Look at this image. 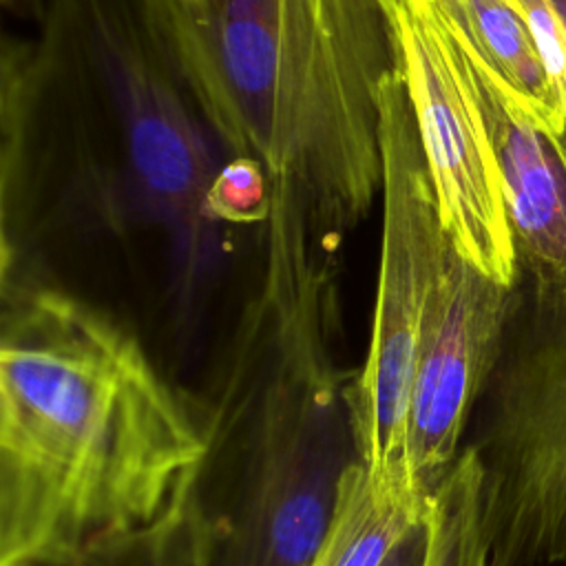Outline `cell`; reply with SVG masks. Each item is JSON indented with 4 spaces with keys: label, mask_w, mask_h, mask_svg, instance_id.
<instances>
[{
    "label": "cell",
    "mask_w": 566,
    "mask_h": 566,
    "mask_svg": "<svg viewBox=\"0 0 566 566\" xmlns=\"http://www.w3.org/2000/svg\"><path fill=\"white\" fill-rule=\"evenodd\" d=\"M201 113L270 186L259 307L334 316L345 237L382 195L378 91L396 51L378 0H146Z\"/></svg>",
    "instance_id": "6da1fadb"
},
{
    "label": "cell",
    "mask_w": 566,
    "mask_h": 566,
    "mask_svg": "<svg viewBox=\"0 0 566 566\" xmlns=\"http://www.w3.org/2000/svg\"><path fill=\"white\" fill-rule=\"evenodd\" d=\"M203 453L197 402L128 329L60 290L4 294L0 566H73L153 524Z\"/></svg>",
    "instance_id": "7a4b0ae2"
},
{
    "label": "cell",
    "mask_w": 566,
    "mask_h": 566,
    "mask_svg": "<svg viewBox=\"0 0 566 566\" xmlns=\"http://www.w3.org/2000/svg\"><path fill=\"white\" fill-rule=\"evenodd\" d=\"M332 338L243 316L195 400L206 453L195 491L212 531L210 566H312L345 471L363 462L352 385Z\"/></svg>",
    "instance_id": "3957f363"
},
{
    "label": "cell",
    "mask_w": 566,
    "mask_h": 566,
    "mask_svg": "<svg viewBox=\"0 0 566 566\" xmlns=\"http://www.w3.org/2000/svg\"><path fill=\"white\" fill-rule=\"evenodd\" d=\"M482 473L489 566L566 564V292H515L464 438Z\"/></svg>",
    "instance_id": "277c9868"
},
{
    "label": "cell",
    "mask_w": 566,
    "mask_h": 566,
    "mask_svg": "<svg viewBox=\"0 0 566 566\" xmlns=\"http://www.w3.org/2000/svg\"><path fill=\"white\" fill-rule=\"evenodd\" d=\"M378 115L380 259L371 336L365 363L352 385V407L367 473L376 480L413 486L407 438L418 356L438 285L455 248L440 223L398 69L380 84Z\"/></svg>",
    "instance_id": "5b68a950"
},
{
    "label": "cell",
    "mask_w": 566,
    "mask_h": 566,
    "mask_svg": "<svg viewBox=\"0 0 566 566\" xmlns=\"http://www.w3.org/2000/svg\"><path fill=\"white\" fill-rule=\"evenodd\" d=\"M396 51L440 223L455 252L515 287L517 245L480 106L464 77L440 0H378Z\"/></svg>",
    "instance_id": "8992f818"
},
{
    "label": "cell",
    "mask_w": 566,
    "mask_h": 566,
    "mask_svg": "<svg viewBox=\"0 0 566 566\" xmlns=\"http://www.w3.org/2000/svg\"><path fill=\"white\" fill-rule=\"evenodd\" d=\"M515 287L451 254L424 327L407 438L413 486L431 497L462 453L475 405L500 358Z\"/></svg>",
    "instance_id": "52a82bcc"
},
{
    "label": "cell",
    "mask_w": 566,
    "mask_h": 566,
    "mask_svg": "<svg viewBox=\"0 0 566 566\" xmlns=\"http://www.w3.org/2000/svg\"><path fill=\"white\" fill-rule=\"evenodd\" d=\"M124 77L139 175L170 212L188 214L195 208L203 212L210 186L206 155L192 139L184 113L144 64L126 66Z\"/></svg>",
    "instance_id": "ba28073f"
},
{
    "label": "cell",
    "mask_w": 566,
    "mask_h": 566,
    "mask_svg": "<svg viewBox=\"0 0 566 566\" xmlns=\"http://www.w3.org/2000/svg\"><path fill=\"white\" fill-rule=\"evenodd\" d=\"M429 497L409 484L376 480L363 462L338 486L336 506L312 566H380L411 526L422 522Z\"/></svg>",
    "instance_id": "9c48e42d"
},
{
    "label": "cell",
    "mask_w": 566,
    "mask_h": 566,
    "mask_svg": "<svg viewBox=\"0 0 566 566\" xmlns=\"http://www.w3.org/2000/svg\"><path fill=\"white\" fill-rule=\"evenodd\" d=\"M447 15L546 133L566 126L553 82L517 0H440Z\"/></svg>",
    "instance_id": "30bf717a"
},
{
    "label": "cell",
    "mask_w": 566,
    "mask_h": 566,
    "mask_svg": "<svg viewBox=\"0 0 566 566\" xmlns=\"http://www.w3.org/2000/svg\"><path fill=\"white\" fill-rule=\"evenodd\" d=\"M212 531L195 491V473L148 526L95 546L73 566H210Z\"/></svg>",
    "instance_id": "8fae6325"
},
{
    "label": "cell",
    "mask_w": 566,
    "mask_h": 566,
    "mask_svg": "<svg viewBox=\"0 0 566 566\" xmlns=\"http://www.w3.org/2000/svg\"><path fill=\"white\" fill-rule=\"evenodd\" d=\"M424 566H489L482 515V473L469 447L433 491L427 511Z\"/></svg>",
    "instance_id": "7c38bea8"
},
{
    "label": "cell",
    "mask_w": 566,
    "mask_h": 566,
    "mask_svg": "<svg viewBox=\"0 0 566 566\" xmlns=\"http://www.w3.org/2000/svg\"><path fill=\"white\" fill-rule=\"evenodd\" d=\"M270 212V186L265 170L250 157H234L210 179L203 214L212 219L250 223L263 221Z\"/></svg>",
    "instance_id": "4fadbf2b"
},
{
    "label": "cell",
    "mask_w": 566,
    "mask_h": 566,
    "mask_svg": "<svg viewBox=\"0 0 566 566\" xmlns=\"http://www.w3.org/2000/svg\"><path fill=\"white\" fill-rule=\"evenodd\" d=\"M566 119V24L551 0H517Z\"/></svg>",
    "instance_id": "5bb4252c"
},
{
    "label": "cell",
    "mask_w": 566,
    "mask_h": 566,
    "mask_svg": "<svg viewBox=\"0 0 566 566\" xmlns=\"http://www.w3.org/2000/svg\"><path fill=\"white\" fill-rule=\"evenodd\" d=\"M429 544L427 517L411 526L407 535L391 548V553L382 559L380 566H424Z\"/></svg>",
    "instance_id": "9a60e30c"
},
{
    "label": "cell",
    "mask_w": 566,
    "mask_h": 566,
    "mask_svg": "<svg viewBox=\"0 0 566 566\" xmlns=\"http://www.w3.org/2000/svg\"><path fill=\"white\" fill-rule=\"evenodd\" d=\"M551 2H553V7L557 9V13L562 15V20L566 24V0H551Z\"/></svg>",
    "instance_id": "2e32d148"
},
{
    "label": "cell",
    "mask_w": 566,
    "mask_h": 566,
    "mask_svg": "<svg viewBox=\"0 0 566 566\" xmlns=\"http://www.w3.org/2000/svg\"><path fill=\"white\" fill-rule=\"evenodd\" d=\"M562 566H566V564H562Z\"/></svg>",
    "instance_id": "e0dca14e"
}]
</instances>
